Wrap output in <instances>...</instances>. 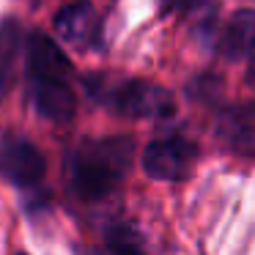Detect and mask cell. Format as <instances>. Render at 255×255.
Returning <instances> with one entry per match:
<instances>
[{"instance_id":"ba28073f","label":"cell","mask_w":255,"mask_h":255,"mask_svg":"<svg viewBox=\"0 0 255 255\" xmlns=\"http://www.w3.org/2000/svg\"><path fill=\"white\" fill-rule=\"evenodd\" d=\"M217 52L231 61H255V8H242L225 22Z\"/></svg>"},{"instance_id":"3957f363","label":"cell","mask_w":255,"mask_h":255,"mask_svg":"<svg viewBox=\"0 0 255 255\" xmlns=\"http://www.w3.org/2000/svg\"><path fill=\"white\" fill-rule=\"evenodd\" d=\"M99 105L116 110L118 116L134 118V121H167L176 116V99L167 88L148 80H85Z\"/></svg>"},{"instance_id":"7c38bea8","label":"cell","mask_w":255,"mask_h":255,"mask_svg":"<svg viewBox=\"0 0 255 255\" xmlns=\"http://www.w3.org/2000/svg\"><path fill=\"white\" fill-rule=\"evenodd\" d=\"M247 83H250V85H253V88H255V61L250 63V69H247Z\"/></svg>"},{"instance_id":"30bf717a","label":"cell","mask_w":255,"mask_h":255,"mask_svg":"<svg viewBox=\"0 0 255 255\" xmlns=\"http://www.w3.org/2000/svg\"><path fill=\"white\" fill-rule=\"evenodd\" d=\"M91 255H148V250H145V242L137 228L118 222V225L107 228L105 244L96 247Z\"/></svg>"},{"instance_id":"5b68a950","label":"cell","mask_w":255,"mask_h":255,"mask_svg":"<svg viewBox=\"0 0 255 255\" xmlns=\"http://www.w3.org/2000/svg\"><path fill=\"white\" fill-rule=\"evenodd\" d=\"M47 173L44 154L25 134H0V176L19 189H39Z\"/></svg>"},{"instance_id":"277c9868","label":"cell","mask_w":255,"mask_h":255,"mask_svg":"<svg viewBox=\"0 0 255 255\" xmlns=\"http://www.w3.org/2000/svg\"><path fill=\"white\" fill-rule=\"evenodd\" d=\"M200 148L184 134H165L145 145L143 170L156 181H184L192 173Z\"/></svg>"},{"instance_id":"8fae6325","label":"cell","mask_w":255,"mask_h":255,"mask_svg":"<svg viewBox=\"0 0 255 255\" xmlns=\"http://www.w3.org/2000/svg\"><path fill=\"white\" fill-rule=\"evenodd\" d=\"M159 6L165 14H178V17H189L198 14L209 6V0H159Z\"/></svg>"},{"instance_id":"52a82bcc","label":"cell","mask_w":255,"mask_h":255,"mask_svg":"<svg viewBox=\"0 0 255 255\" xmlns=\"http://www.w3.org/2000/svg\"><path fill=\"white\" fill-rule=\"evenodd\" d=\"M214 134L231 154L255 159V102H236L220 110Z\"/></svg>"},{"instance_id":"9c48e42d","label":"cell","mask_w":255,"mask_h":255,"mask_svg":"<svg viewBox=\"0 0 255 255\" xmlns=\"http://www.w3.org/2000/svg\"><path fill=\"white\" fill-rule=\"evenodd\" d=\"M22 30L14 19H0V96L8 91L17 69V58L22 50Z\"/></svg>"},{"instance_id":"4fadbf2b","label":"cell","mask_w":255,"mask_h":255,"mask_svg":"<svg viewBox=\"0 0 255 255\" xmlns=\"http://www.w3.org/2000/svg\"><path fill=\"white\" fill-rule=\"evenodd\" d=\"M17 255H28V253H17Z\"/></svg>"},{"instance_id":"8992f818","label":"cell","mask_w":255,"mask_h":255,"mask_svg":"<svg viewBox=\"0 0 255 255\" xmlns=\"http://www.w3.org/2000/svg\"><path fill=\"white\" fill-rule=\"evenodd\" d=\"M55 33L74 50H99L105 44V22L102 14L88 0L66 3L55 14Z\"/></svg>"},{"instance_id":"7a4b0ae2","label":"cell","mask_w":255,"mask_h":255,"mask_svg":"<svg viewBox=\"0 0 255 255\" xmlns=\"http://www.w3.org/2000/svg\"><path fill=\"white\" fill-rule=\"evenodd\" d=\"M134 140L127 134L85 140L69 154V187L83 200L110 198L132 170Z\"/></svg>"},{"instance_id":"6da1fadb","label":"cell","mask_w":255,"mask_h":255,"mask_svg":"<svg viewBox=\"0 0 255 255\" xmlns=\"http://www.w3.org/2000/svg\"><path fill=\"white\" fill-rule=\"evenodd\" d=\"M22 50L28 66V91L39 116L52 124H69L77 113L72 61L50 36L39 30L28 33Z\"/></svg>"}]
</instances>
